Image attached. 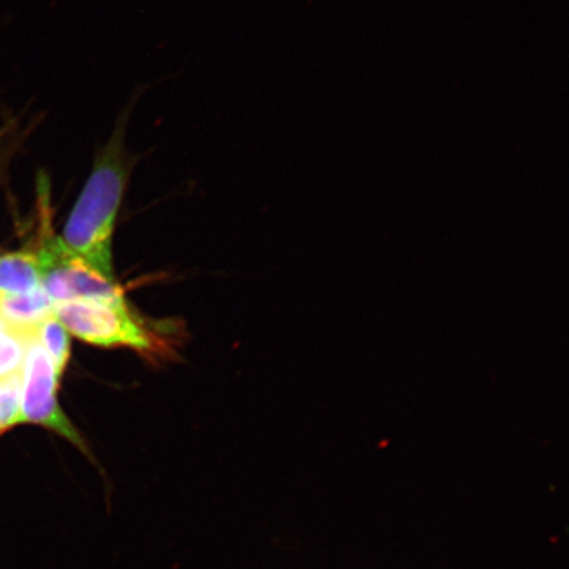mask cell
I'll return each mask as SVG.
<instances>
[{"instance_id": "cell-3", "label": "cell", "mask_w": 569, "mask_h": 569, "mask_svg": "<svg viewBox=\"0 0 569 569\" xmlns=\"http://www.w3.org/2000/svg\"><path fill=\"white\" fill-rule=\"evenodd\" d=\"M54 367L38 339V331L28 337L21 369V423H34L59 433L94 461L87 442L57 400L59 386Z\"/></svg>"}, {"instance_id": "cell-1", "label": "cell", "mask_w": 569, "mask_h": 569, "mask_svg": "<svg viewBox=\"0 0 569 569\" xmlns=\"http://www.w3.org/2000/svg\"><path fill=\"white\" fill-rule=\"evenodd\" d=\"M127 119H119L109 141L98 149L88 181L59 237L69 254L110 280H116L112 238L117 218L138 162L126 148Z\"/></svg>"}, {"instance_id": "cell-6", "label": "cell", "mask_w": 569, "mask_h": 569, "mask_svg": "<svg viewBox=\"0 0 569 569\" xmlns=\"http://www.w3.org/2000/svg\"><path fill=\"white\" fill-rule=\"evenodd\" d=\"M40 284L39 260L36 252L0 256V295L28 293Z\"/></svg>"}, {"instance_id": "cell-5", "label": "cell", "mask_w": 569, "mask_h": 569, "mask_svg": "<svg viewBox=\"0 0 569 569\" xmlns=\"http://www.w3.org/2000/svg\"><path fill=\"white\" fill-rule=\"evenodd\" d=\"M53 305L41 284L28 293L0 295V320L23 336H31L42 320L53 315Z\"/></svg>"}, {"instance_id": "cell-8", "label": "cell", "mask_w": 569, "mask_h": 569, "mask_svg": "<svg viewBox=\"0 0 569 569\" xmlns=\"http://www.w3.org/2000/svg\"><path fill=\"white\" fill-rule=\"evenodd\" d=\"M28 337L0 320V380L21 373Z\"/></svg>"}, {"instance_id": "cell-9", "label": "cell", "mask_w": 569, "mask_h": 569, "mask_svg": "<svg viewBox=\"0 0 569 569\" xmlns=\"http://www.w3.org/2000/svg\"><path fill=\"white\" fill-rule=\"evenodd\" d=\"M21 423V373L0 380V432Z\"/></svg>"}, {"instance_id": "cell-4", "label": "cell", "mask_w": 569, "mask_h": 569, "mask_svg": "<svg viewBox=\"0 0 569 569\" xmlns=\"http://www.w3.org/2000/svg\"><path fill=\"white\" fill-rule=\"evenodd\" d=\"M36 254L39 260L41 287L53 303L126 300L117 280L107 279L83 261L69 254L61 246L59 237L42 241Z\"/></svg>"}, {"instance_id": "cell-2", "label": "cell", "mask_w": 569, "mask_h": 569, "mask_svg": "<svg viewBox=\"0 0 569 569\" xmlns=\"http://www.w3.org/2000/svg\"><path fill=\"white\" fill-rule=\"evenodd\" d=\"M53 316L70 336L103 348H131L148 356L168 351L166 327L149 326L126 300H78L53 305Z\"/></svg>"}, {"instance_id": "cell-7", "label": "cell", "mask_w": 569, "mask_h": 569, "mask_svg": "<svg viewBox=\"0 0 569 569\" xmlns=\"http://www.w3.org/2000/svg\"><path fill=\"white\" fill-rule=\"evenodd\" d=\"M38 339L51 359L57 377L61 380L70 360V333L53 315L38 327Z\"/></svg>"}]
</instances>
